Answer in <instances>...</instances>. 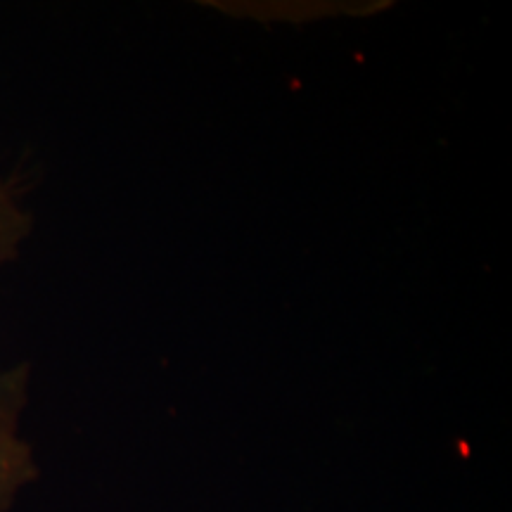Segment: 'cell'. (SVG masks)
<instances>
[{"label": "cell", "instance_id": "1", "mask_svg": "<svg viewBox=\"0 0 512 512\" xmlns=\"http://www.w3.org/2000/svg\"><path fill=\"white\" fill-rule=\"evenodd\" d=\"M31 214L24 207L15 183L0 171V268L19 256L29 238ZM24 373L0 366V512L15 501L34 475L31 448L19 434V413L24 401Z\"/></svg>", "mask_w": 512, "mask_h": 512}]
</instances>
